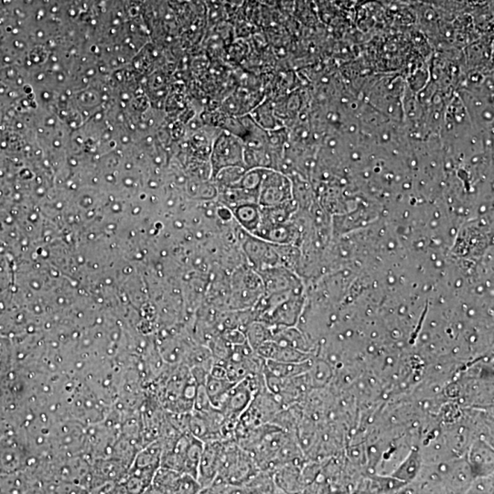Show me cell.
Returning <instances> with one entry per match:
<instances>
[{
	"instance_id": "6da1fadb",
	"label": "cell",
	"mask_w": 494,
	"mask_h": 494,
	"mask_svg": "<svg viewBox=\"0 0 494 494\" xmlns=\"http://www.w3.org/2000/svg\"><path fill=\"white\" fill-rule=\"evenodd\" d=\"M224 440L204 442L197 474V481L201 485V492L213 484L218 474L224 450Z\"/></svg>"
},
{
	"instance_id": "7a4b0ae2",
	"label": "cell",
	"mask_w": 494,
	"mask_h": 494,
	"mask_svg": "<svg viewBox=\"0 0 494 494\" xmlns=\"http://www.w3.org/2000/svg\"><path fill=\"white\" fill-rule=\"evenodd\" d=\"M244 493H280L275 484L273 472L259 470L242 486Z\"/></svg>"
},
{
	"instance_id": "3957f363",
	"label": "cell",
	"mask_w": 494,
	"mask_h": 494,
	"mask_svg": "<svg viewBox=\"0 0 494 494\" xmlns=\"http://www.w3.org/2000/svg\"><path fill=\"white\" fill-rule=\"evenodd\" d=\"M247 343L256 350L260 344L265 341H270L273 336V326L263 323V321H254L251 323L245 330Z\"/></svg>"
},
{
	"instance_id": "277c9868",
	"label": "cell",
	"mask_w": 494,
	"mask_h": 494,
	"mask_svg": "<svg viewBox=\"0 0 494 494\" xmlns=\"http://www.w3.org/2000/svg\"><path fill=\"white\" fill-rule=\"evenodd\" d=\"M235 385V383L229 381L227 378H215V377L208 376L204 385H206L210 402L215 408L218 409L225 394Z\"/></svg>"
}]
</instances>
